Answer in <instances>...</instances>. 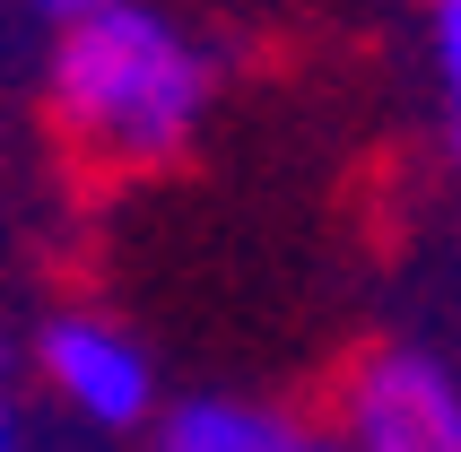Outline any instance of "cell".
<instances>
[{
    "instance_id": "1",
    "label": "cell",
    "mask_w": 461,
    "mask_h": 452,
    "mask_svg": "<svg viewBox=\"0 0 461 452\" xmlns=\"http://www.w3.org/2000/svg\"><path fill=\"white\" fill-rule=\"evenodd\" d=\"M209 96H218L209 44L149 0H113L96 18L61 26L44 70L52 131L87 166H113V175H157V166L192 157Z\"/></svg>"
},
{
    "instance_id": "2",
    "label": "cell",
    "mask_w": 461,
    "mask_h": 452,
    "mask_svg": "<svg viewBox=\"0 0 461 452\" xmlns=\"http://www.w3.org/2000/svg\"><path fill=\"white\" fill-rule=\"evenodd\" d=\"M26 357H35V383L70 409L78 427H96V435L157 427V409H166V401H157L149 339L122 330L113 313H96V304H61V313H44L35 339H26Z\"/></svg>"
},
{
    "instance_id": "3",
    "label": "cell",
    "mask_w": 461,
    "mask_h": 452,
    "mask_svg": "<svg viewBox=\"0 0 461 452\" xmlns=\"http://www.w3.org/2000/svg\"><path fill=\"white\" fill-rule=\"evenodd\" d=\"M331 435L348 452H461V375L418 339L366 348L339 383Z\"/></svg>"
},
{
    "instance_id": "4",
    "label": "cell",
    "mask_w": 461,
    "mask_h": 452,
    "mask_svg": "<svg viewBox=\"0 0 461 452\" xmlns=\"http://www.w3.org/2000/svg\"><path fill=\"white\" fill-rule=\"evenodd\" d=\"M157 452H348L322 418L244 392H201V401L157 409Z\"/></svg>"
},
{
    "instance_id": "5",
    "label": "cell",
    "mask_w": 461,
    "mask_h": 452,
    "mask_svg": "<svg viewBox=\"0 0 461 452\" xmlns=\"http://www.w3.org/2000/svg\"><path fill=\"white\" fill-rule=\"evenodd\" d=\"M427 61H436L444 96L461 104V0H427Z\"/></svg>"
},
{
    "instance_id": "6",
    "label": "cell",
    "mask_w": 461,
    "mask_h": 452,
    "mask_svg": "<svg viewBox=\"0 0 461 452\" xmlns=\"http://www.w3.org/2000/svg\"><path fill=\"white\" fill-rule=\"evenodd\" d=\"M0 452H26V409H18L9 383H0Z\"/></svg>"
},
{
    "instance_id": "7",
    "label": "cell",
    "mask_w": 461,
    "mask_h": 452,
    "mask_svg": "<svg viewBox=\"0 0 461 452\" xmlns=\"http://www.w3.org/2000/svg\"><path fill=\"white\" fill-rule=\"evenodd\" d=\"M52 26H78V18H96V9H113V0H35Z\"/></svg>"
},
{
    "instance_id": "8",
    "label": "cell",
    "mask_w": 461,
    "mask_h": 452,
    "mask_svg": "<svg viewBox=\"0 0 461 452\" xmlns=\"http://www.w3.org/2000/svg\"><path fill=\"white\" fill-rule=\"evenodd\" d=\"M9 366H18V339H9V330H0V383H9Z\"/></svg>"
},
{
    "instance_id": "9",
    "label": "cell",
    "mask_w": 461,
    "mask_h": 452,
    "mask_svg": "<svg viewBox=\"0 0 461 452\" xmlns=\"http://www.w3.org/2000/svg\"><path fill=\"white\" fill-rule=\"evenodd\" d=\"M453 175H461V113H453Z\"/></svg>"
}]
</instances>
